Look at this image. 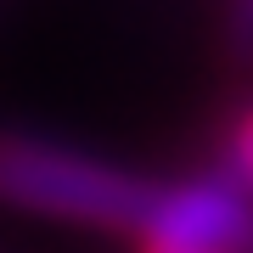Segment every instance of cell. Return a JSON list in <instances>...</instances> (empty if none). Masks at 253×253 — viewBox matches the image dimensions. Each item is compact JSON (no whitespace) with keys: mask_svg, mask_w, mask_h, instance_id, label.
Wrapping results in <instances>:
<instances>
[{"mask_svg":"<svg viewBox=\"0 0 253 253\" xmlns=\"http://www.w3.org/2000/svg\"><path fill=\"white\" fill-rule=\"evenodd\" d=\"M152 197H158V180H141L107 158H84L28 135H0V203L11 208L141 236Z\"/></svg>","mask_w":253,"mask_h":253,"instance_id":"obj_1","label":"cell"},{"mask_svg":"<svg viewBox=\"0 0 253 253\" xmlns=\"http://www.w3.org/2000/svg\"><path fill=\"white\" fill-rule=\"evenodd\" d=\"M225 180H236L253 197V113L236 124V135H231V146H225Z\"/></svg>","mask_w":253,"mask_h":253,"instance_id":"obj_3","label":"cell"},{"mask_svg":"<svg viewBox=\"0 0 253 253\" xmlns=\"http://www.w3.org/2000/svg\"><path fill=\"white\" fill-rule=\"evenodd\" d=\"M141 242L146 253H253V197L225 174L158 186Z\"/></svg>","mask_w":253,"mask_h":253,"instance_id":"obj_2","label":"cell"},{"mask_svg":"<svg viewBox=\"0 0 253 253\" xmlns=\"http://www.w3.org/2000/svg\"><path fill=\"white\" fill-rule=\"evenodd\" d=\"M231 45L236 51H253V0H236V6H231Z\"/></svg>","mask_w":253,"mask_h":253,"instance_id":"obj_4","label":"cell"}]
</instances>
